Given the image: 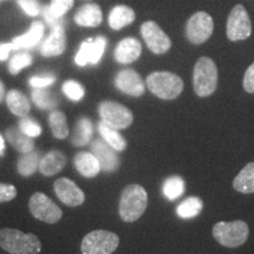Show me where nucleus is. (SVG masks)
Segmentation results:
<instances>
[{
  "mask_svg": "<svg viewBox=\"0 0 254 254\" xmlns=\"http://www.w3.org/2000/svg\"><path fill=\"white\" fill-rule=\"evenodd\" d=\"M116 87L131 97H141L145 93V84L134 69L125 68L118 72L114 79Z\"/></svg>",
  "mask_w": 254,
  "mask_h": 254,
  "instance_id": "15",
  "label": "nucleus"
},
{
  "mask_svg": "<svg viewBox=\"0 0 254 254\" xmlns=\"http://www.w3.org/2000/svg\"><path fill=\"white\" fill-rule=\"evenodd\" d=\"M101 122L116 129H125L133 123V113L124 105L116 101H103L98 107Z\"/></svg>",
  "mask_w": 254,
  "mask_h": 254,
  "instance_id": "7",
  "label": "nucleus"
},
{
  "mask_svg": "<svg viewBox=\"0 0 254 254\" xmlns=\"http://www.w3.org/2000/svg\"><path fill=\"white\" fill-rule=\"evenodd\" d=\"M135 20V13L131 7L126 5H118L111 9L109 15L110 27L113 30H122L125 26L131 25Z\"/></svg>",
  "mask_w": 254,
  "mask_h": 254,
  "instance_id": "22",
  "label": "nucleus"
},
{
  "mask_svg": "<svg viewBox=\"0 0 254 254\" xmlns=\"http://www.w3.org/2000/svg\"><path fill=\"white\" fill-rule=\"evenodd\" d=\"M63 92L66 94V97L72 101L81 100L85 95L84 87L75 80H67L64 82Z\"/></svg>",
  "mask_w": 254,
  "mask_h": 254,
  "instance_id": "34",
  "label": "nucleus"
},
{
  "mask_svg": "<svg viewBox=\"0 0 254 254\" xmlns=\"http://www.w3.org/2000/svg\"><path fill=\"white\" fill-rule=\"evenodd\" d=\"M119 237L105 230H97L86 234L81 241L82 254H112L119 246Z\"/></svg>",
  "mask_w": 254,
  "mask_h": 254,
  "instance_id": "6",
  "label": "nucleus"
},
{
  "mask_svg": "<svg viewBox=\"0 0 254 254\" xmlns=\"http://www.w3.org/2000/svg\"><path fill=\"white\" fill-rule=\"evenodd\" d=\"M146 86L155 97L164 100H173L184 91V81L172 72H153L146 78Z\"/></svg>",
  "mask_w": 254,
  "mask_h": 254,
  "instance_id": "3",
  "label": "nucleus"
},
{
  "mask_svg": "<svg viewBox=\"0 0 254 254\" xmlns=\"http://www.w3.org/2000/svg\"><path fill=\"white\" fill-rule=\"evenodd\" d=\"M148 195L144 187L136 184L124 189L119 201V215L125 222H134L145 213Z\"/></svg>",
  "mask_w": 254,
  "mask_h": 254,
  "instance_id": "1",
  "label": "nucleus"
},
{
  "mask_svg": "<svg viewBox=\"0 0 254 254\" xmlns=\"http://www.w3.org/2000/svg\"><path fill=\"white\" fill-rule=\"evenodd\" d=\"M91 151L94 154V157L97 158L103 172L112 173L116 172L119 168L120 159L118 152L114 150L113 147H111L105 140L95 139V140L92 141Z\"/></svg>",
  "mask_w": 254,
  "mask_h": 254,
  "instance_id": "13",
  "label": "nucleus"
},
{
  "mask_svg": "<svg viewBox=\"0 0 254 254\" xmlns=\"http://www.w3.org/2000/svg\"><path fill=\"white\" fill-rule=\"evenodd\" d=\"M107 46V40L105 37H97L94 39H87L81 43L77 56H75V64L78 66H86L88 64L97 65L100 62L105 50Z\"/></svg>",
  "mask_w": 254,
  "mask_h": 254,
  "instance_id": "12",
  "label": "nucleus"
},
{
  "mask_svg": "<svg viewBox=\"0 0 254 254\" xmlns=\"http://www.w3.org/2000/svg\"><path fill=\"white\" fill-rule=\"evenodd\" d=\"M140 33L148 50L154 55H164L172 46L170 37L155 21H145L140 27Z\"/></svg>",
  "mask_w": 254,
  "mask_h": 254,
  "instance_id": "11",
  "label": "nucleus"
},
{
  "mask_svg": "<svg viewBox=\"0 0 254 254\" xmlns=\"http://www.w3.org/2000/svg\"><path fill=\"white\" fill-rule=\"evenodd\" d=\"M44 32H45L44 23L43 21L37 20L31 25L30 31L27 33H25L20 37H15L12 43L15 46V50L32 49L33 46L38 45L40 43V40L43 39Z\"/></svg>",
  "mask_w": 254,
  "mask_h": 254,
  "instance_id": "21",
  "label": "nucleus"
},
{
  "mask_svg": "<svg viewBox=\"0 0 254 254\" xmlns=\"http://www.w3.org/2000/svg\"><path fill=\"white\" fill-rule=\"evenodd\" d=\"M73 161H74V166L78 172L85 178L97 177L101 171L97 158L90 152H79V153L75 154Z\"/></svg>",
  "mask_w": 254,
  "mask_h": 254,
  "instance_id": "20",
  "label": "nucleus"
},
{
  "mask_svg": "<svg viewBox=\"0 0 254 254\" xmlns=\"http://www.w3.org/2000/svg\"><path fill=\"white\" fill-rule=\"evenodd\" d=\"M0 247L11 254H38L41 251V243L33 233L2 228L0 230Z\"/></svg>",
  "mask_w": 254,
  "mask_h": 254,
  "instance_id": "2",
  "label": "nucleus"
},
{
  "mask_svg": "<svg viewBox=\"0 0 254 254\" xmlns=\"http://www.w3.org/2000/svg\"><path fill=\"white\" fill-rule=\"evenodd\" d=\"M32 100L41 110H52L58 104L55 95L46 88H34L32 91Z\"/></svg>",
  "mask_w": 254,
  "mask_h": 254,
  "instance_id": "31",
  "label": "nucleus"
},
{
  "mask_svg": "<svg viewBox=\"0 0 254 254\" xmlns=\"http://www.w3.org/2000/svg\"><path fill=\"white\" fill-rule=\"evenodd\" d=\"M4 97H5V87H4V84L0 81V103H1L2 99H4Z\"/></svg>",
  "mask_w": 254,
  "mask_h": 254,
  "instance_id": "43",
  "label": "nucleus"
},
{
  "mask_svg": "<svg viewBox=\"0 0 254 254\" xmlns=\"http://www.w3.org/2000/svg\"><path fill=\"white\" fill-rule=\"evenodd\" d=\"M243 85L247 93H254V63L246 69Z\"/></svg>",
  "mask_w": 254,
  "mask_h": 254,
  "instance_id": "40",
  "label": "nucleus"
},
{
  "mask_svg": "<svg viewBox=\"0 0 254 254\" xmlns=\"http://www.w3.org/2000/svg\"><path fill=\"white\" fill-rule=\"evenodd\" d=\"M0 1H5V0H0Z\"/></svg>",
  "mask_w": 254,
  "mask_h": 254,
  "instance_id": "45",
  "label": "nucleus"
},
{
  "mask_svg": "<svg viewBox=\"0 0 254 254\" xmlns=\"http://www.w3.org/2000/svg\"><path fill=\"white\" fill-rule=\"evenodd\" d=\"M56 81V77L52 74L45 75H34L28 80V84L33 88H46L51 86Z\"/></svg>",
  "mask_w": 254,
  "mask_h": 254,
  "instance_id": "38",
  "label": "nucleus"
},
{
  "mask_svg": "<svg viewBox=\"0 0 254 254\" xmlns=\"http://www.w3.org/2000/svg\"><path fill=\"white\" fill-rule=\"evenodd\" d=\"M93 135V125L88 118H80L75 125L71 142L74 146H84L91 141Z\"/></svg>",
  "mask_w": 254,
  "mask_h": 254,
  "instance_id": "27",
  "label": "nucleus"
},
{
  "mask_svg": "<svg viewBox=\"0 0 254 254\" xmlns=\"http://www.w3.org/2000/svg\"><path fill=\"white\" fill-rule=\"evenodd\" d=\"M66 50V34L64 25L51 27L50 36L41 44L40 53L44 57H57Z\"/></svg>",
  "mask_w": 254,
  "mask_h": 254,
  "instance_id": "16",
  "label": "nucleus"
},
{
  "mask_svg": "<svg viewBox=\"0 0 254 254\" xmlns=\"http://www.w3.org/2000/svg\"><path fill=\"white\" fill-rule=\"evenodd\" d=\"M49 125L52 134L57 139H66L68 136L69 129L66 116L60 111H53L49 116Z\"/></svg>",
  "mask_w": 254,
  "mask_h": 254,
  "instance_id": "29",
  "label": "nucleus"
},
{
  "mask_svg": "<svg viewBox=\"0 0 254 254\" xmlns=\"http://www.w3.org/2000/svg\"><path fill=\"white\" fill-rule=\"evenodd\" d=\"M28 208L34 218L46 224H56L63 217L62 208L52 199L41 192L32 194L28 201Z\"/></svg>",
  "mask_w": 254,
  "mask_h": 254,
  "instance_id": "8",
  "label": "nucleus"
},
{
  "mask_svg": "<svg viewBox=\"0 0 254 254\" xmlns=\"http://www.w3.org/2000/svg\"><path fill=\"white\" fill-rule=\"evenodd\" d=\"M218 86V68L208 57H201L193 69V87L198 97L212 95Z\"/></svg>",
  "mask_w": 254,
  "mask_h": 254,
  "instance_id": "4",
  "label": "nucleus"
},
{
  "mask_svg": "<svg viewBox=\"0 0 254 254\" xmlns=\"http://www.w3.org/2000/svg\"><path fill=\"white\" fill-rule=\"evenodd\" d=\"M41 13L44 15V19H45L46 24L49 25L50 27H55V26H58V25H64L65 24V21H64V18H56L53 17L52 14L50 13L49 11V6H44L43 8H41Z\"/></svg>",
  "mask_w": 254,
  "mask_h": 254,
  "instance_id": "41",
  "label": "nucleus"
},
{
  "mask_svg": "<svg viewBox=\"0 0 254 254\" xmlns=\"http://www.w3.org/2000/svg\"><path fill=\"white\" fill-rule=\"evenodd\" d=\"M75 24L82 27H97L103 21V13L99 5L86 4L81 6L74 15Z\"/></svg>",
  "mask_w": 254,
  "mask_h": 254,
  "instance_id": "18",
  "label": "nucleus"
},
{
  "mask_svg": "<svg viewBox=\"0 0 254 254\" xmlns=\"http://www.w3.org/2000/svg\"><path fill=\"white\" fill-rule=\"evenodd\" d=\"M214 239L225 247H239L246 243L250 234L249 225L243 220H236L232 222L220 221L213 226L212 230Z\"/></svg>",
  "mask_w": 254,
  "mask_h": 254,
  "instance_id": "5",
  "label": "nucleus"
},
{
  "mask_svg": "<svg viewBox=\"0 0 254 254\" xmlns=\"http://www.w3.org/2000/svg\"><path fill=\"white\" fill-rule=\"evenodd\" d=\"M55 192L60 201L69 207H77L84 204L85 193L79 189L77 184L68 178H59L55 182Z\"/></svg>",
  "mask_w": 254,
  "mask_h": 254,
  "instance_id": "14",
  "label": "nucleus"
},
{
  "mask_svg": "<svg viewBox=\"0 0 254 254\" xmlns=\"http://www.w3.org/2000/svg\"><path fill=\"white\" fill-rule=\"evenodd\" d=\"M6 138L12 147L20 153L24 154L34 150L33 139L25 134L19 127H9L6 129Z\"/></svg>",
  "mask_w": 254,
  "mask_h": 254,
  "instance_id": "23",
  "label": "nucleus"
},
{
  "mask_svg": "<svg viewBox=\"0 0 254 254\" xmlns=\"http://www.w3.org/2000/svg\"><path fill=\"white\" fill-rule=\"evenodd\" d=\"M18 5L30 17H36L41 12L39 0H17Z\"/></svg>",
  "mask_w": 254,
  "mask_h": 254,
  "instance_id": "37",
  "label": "nucleus"
},
{
  "mask_svg": "<svg viewBox=\"0 0 254 254\" xmlns=\"http://www.w3.org/2000/svg\"><path fill=\"white\" fill-rule=\"evenodd\" d=\"M184 190H185V183L180 177L168 178L163 185L164 195L170 200H176L182 196Z\"/></svg>",
  "mask_w": 254,
  "mask_h": 254,
  "instance_id": "32",
  "label": "nucleus"
},
{
  "mask_svg": "<svg viewBox=\"0 0 254 254\" xmlns=\"http://www.w3.org/2000/svg\"><path fill=\"white\" fill-rule=\"evenodd\" d=\"M12 50H15V46L13 45V43L1 44V45H0V60L7 59Z\"/></svg>",
  "mask_w": 254,
  "mask_h": 254,
  "instance_id": "42",
  "label": "nucleus"
},
{
  "mask_svg": "<svg viewBox=\"0 0 254 254\" xmlns=\"http://www.w3.org/2000/svg\"><path fill=\"white\" fill-rule=\"evenodd\" d=\"M74 0H51L49 6L50 13L56 18H63L72 8Z\"/></svg>",
  "mask_w": 254,
  "mask_h": 254,
  "instance_id": "35",
  "label": "nucleus"
},
{
  "mask_svg": "<svg viewBox=\"0 0 254 254\" xmlns=\"http://www.w3.org/2000/svg\"><path fill=\"white\" fill-rule=\"evenodd\" d=\"M204 204L202 200L198 196H190L184 200V201L177 207V214L183 219H190L194 218L200 214Z\"/></svg>",
  "mask_w": 254,
  "mask_h": 254,
  "instance_id": "30",
  "label": "nucleus"
},
{
  "mask_svg": "<svg viewBox=\"0 0 254 254\" xmlns=\"http://www.w3.org/2000/svg\"><path fill=\"white\" fill-rule=\"evenodd\" d=\"M66 165V157L60 151H50L40 159L39 171L41 174L47 177H52L55 174L62 172Z\"/></svg>",
  "mask_w": 254,
  "mask_h": 254,
  "instance_id": "19",
  "label": "nucleus"
},
{
  "mask_svg": "<svg viewBox=\"0 0 254 254\" xmlns=\"http://www.w3.org/2000/svg\"><path fill=\"white\" fill-rule=\"evenodd\" d=\"M234 190L240 193H254V163H249L233 180Z\"/></svg>",
  "mask_w": 254,
  "mask_h": 254,
  "instance_id": "25",
  "label": "nucleus"
},
{
  "mask_svg": "<svg viewBox=\"0 0 254 254\" xmlns=\"http://www.w3.org/2000/svg\"><path fill=\"white\" fill-rule=\"evenodd\" d=\"M19 128L31 138H37L41 134V126L30 117H23L19 123Z\"/></svg>",
  "mask_w": 254,
  "mask_h": 254,
  "instance_id": "36",
  "label": "nucleus"
},
{
  "mask_svg": "<svg viewBox=\"0 0 254 254\" xmlns=\"http://www.w3.org/2000/svg\"><path fill=\"white\" fill-rule=\"evenodd\" d=\"M40 153L36 151L27 152V153H24L19 158L18 160V172L20 176L23 177H30L37 171V168H39V163H40Z\"/></svg>",
  "mask_w": 254,
  "mask_h": 254,
  "instance_id": "28",
  "label": "nucleus"
},
{
  "mask_svg": "<svg viewBox=\"0 0 254 254\" xmlns=\"http://www.w3.org/2000/svg\"><path fill=\"white\" fill-rule=\"evenodd\" d=\"M4 151H5V142L2 136L0 135V155H4Z\"/></svg>",
  "mask_w": 254,
  "mask_h": 254,
  "instance_id": "44",
  "label": "nucleus"
},
{
  "mask_svg": "<svg viewBox=\"0 0 254 254\" xmlns=\"http://www.w3.org/2000/svg\"><path fill=\"white\" fill-rule=\"evenodd\" d=\"M32 64V56L27 52H20L12 57L8 63V71L11 74H18L21 69L28 67Z\"/></svg>",
  "mask_w": 254,
  "mask_h": 254,
  "instance_id": "33",
  "label": "nucleus"
},
{
  "mask_svg": "<svg viewBox=\"0 0 254 254\" xmlns=\"http://www.w3.org/2000/svg\"><path fill=\"white\" fill-rule=\"evenodd\" d=\"M17 196V189L9 184H0V204L13 200Z\"/></svg>",
  "mask_w": 254,
  "mask_h": 254,
  "instance_id": "39",
  "label": "nucleus"
},
{
  "mask_svg": "<svg viewBox=\"0 0 254 254\" xmlns=\"http://www.w3.org/2000/svg\"><path fill=\"white\" fill-rule=\"evenodd\" d=\"M226 34L231 41L246 40L252 34V23L243 5H236L232 8L227 19Z\"/></svg>",
  "mask_w": 254,
  "mask_h": 254,
  "instance_id": "9",
  "label": "nucleus"
},
{
  "mask_svg": "<svg viewBox=\"0 0 254 254\" xmlns=\"http://www.w3.org/2000/svg\"><path fill=\"white\" fill-rule=\"evenodd\" d=\"M213 28L214 23L211 15L206 12L199 11L187 21L185 34L190 44L200 45L209 39V37L213 33Z\"/></svg>",
  "mask_w": 254,
  "mask_h": 254,
  "instance_id": "10",
  "label": "nucleus"
},
{
  "mask_svg": "<svg viewBox=\"0 0 254 254\" xmlns=\"http://www.w3.org/2000/svg\"><path fill=\"white\" fill-rule=\"evenodd\" d=\"M142 52V47L140 41L135 38L128 37L123 39L117 45L114 50V58L119 64L123 65H128V64L134 63L135 60L140 58Z\"/></svg>",
  "mask_w": 254,
  "mask_h": 254,
  "instance_id": "17",
  "label": "nucleus"
},
{
  "mask_svg": "<svg viewBox=\"0 0 254 254\" xmlns=\"http://www.w3.org/2000/svg\"><path fill=\"white\" fill-rule=\"evenodd\" d=\"M98 129H99V133L101 138H103V140L106 141L107 144H109L111 147H113L117 152H123L126 150L127 142L125 140V138L118 132V129L106 125V124L103 122L99 123Z\"/></svg>",
  "mask_w": 254,
  "mask_h": 254,
  "instance_id": "26",
  "label": "nucleus"
},
{
  "mask_svg": "<svg viewBox=\"0 0 254 254\" xmlns=\"http://www.w3.org/2000/svg\"><path fill=\"white\" fill-rule=\"evenodd\" d=\"M6 104H7L8 110L11 111L14 116L26 117L31 111L30 100L25 94L18 90H11L6 94Z\"/></svg>",
  "mask_w": 254,
  "mask_h": 254,
  "instance_id": "24",
  "label": "nucleus"
}]
</instances>
